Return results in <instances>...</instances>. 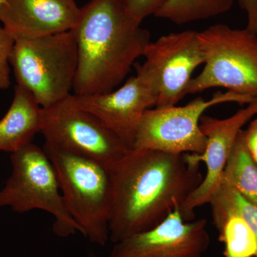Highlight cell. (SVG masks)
I'll return each mask as SVG.
<instances>
[{"instance_id": "obj_1", "label": "cell", "mask_w": 257, "mask_h": 257, "mask_svg": "<svg viewBox=\"0 0 257 257\" xmlns=\"http://www.w3.org/2000/svg\"><path fill=\"white\" fill-rule=\"evenodd\" d=\"M186 154L132 149L111 170L109 239L116 243L153 229L202 183Z\"/></svg>"}, {"instance_id": "obj_2", "label": "cell", "mask_w": 257, "mask_h": 257, "mask_svg": "<svg viewBox=\"0 0 257 257\" xmlns=\"http://www.w3.org/2000/svg\"><path fill=\"white\" fill-rule=\"evenodd\" d=\"M72 32L78 52L76 95L114 90L151 42L150 31L128 15L119 0H90L81 8Z\"/></svg>"}, {"instance_id": "obj_3", "label": "cell", "mask_w": 257, "mask_h": 257, "mask_svg": "<svg viewBox=\"0 0 257 257\" xmlns=\"http://www.w3.org/2000/svg\"><path fill=\"white\" fill-rule=\"evenodd\" d=\"M42 148L55 167L66 207L82 234L104 246L109 239L112 206L110 169L47 143Z\"/></svg>"}, {"instance_id": "obj_4", "label": "cell", "mask_w": 257, "mask_h": 257, "mask_svg": "<svg viewBox=\"0 0 257 257\" xmlns=\"http://www.w3.org/2000/svg\"><path fill=\"white\" fill-rule=\"evenodd\" d=\"M77 64L72 30L15 40L10 57L17 84L28 89L41 108L53 106L72 94Z\"/></svg>"}, {"instance_id": "obj_5", "label": "cell", "mask_w": 257, "mask_h": 257, "mask_svg": "<svg viewBox=\"0 0 257 257\" xmlns=\"http://www.w3.org/2000/svg\"><path fill=\"white\" fill-rule=\"evenodd\" d=\"M204 57L202 72L191 79L184 96L214 87L257 99V35L216 24L198 32Z\"/></svg>"}, {"instance_id": "obj_6", "label": "cell", "mask_w": 257, "mask_h": 257, "mask_svg": "<svg viewBox=\"0 0 257 257\" xmlns=\"http://www.w3.org/2000/svg\"><path fill=\"white\" fill-rule=\"evenodd\" d=\"M12 173L0 190V207L20 214L41 209L55 218L53 231L68 236L82 230L64 204L55 167L43 148L33 143L10 155Z\"/></svg>"}, {"instance_id": "obj_7", "label": "cell", "mask_w": 257, "mask_h": 257, "mask_svg": "<svg viewBox=\"0 0 257 257\" xmlns=\"http://www.w3.org/2000/svg\"><path fill=\"white\" fill-rule=\"evenodd\" d=\"M255 101L254 98L226 91L216 92L208 100L197 97L184 106L147 109L139 125L133 149L200 155L207 143L200 128V119L209 108L222 103L248 104Z\"/></svg>"}, {"instance_id": "obj_8", "label": "cell", "mask_w": 257, "mask_h": 257, "mask_svg": "<svg viewBox=\"0 0 257 257\" xmlns=\"http://www.w3.org/2000/svg\"><path fill=\"white\" fill-rule=\"evenodd\" d=\"M72 94L53 106L42 108L40 133L45 143L111 170L130 149L94 114L77 107Z\"/></svg>"}, {"instance_id": "obj_9", "label": "cell", "mask_w": 257, "mask_h": 257, "mask_svg": "<svg viewBox=\"0 0 257 257\" xmlns=\"http://www.w3.org/2000/svg\"><path fill=\"white\" fill-rule=\"evenodd\" d=\"M145 62L135 64L137 73L148 81L157 98L155 107L175 106L184 97L193 72L204 63L198 32H172L150 42Z\"/></svg>"}, {"instance_id": "obj_10", "label": "cell", "mask_w": 257, "mask_h": 257, "mask_svg": "<svg viewBox=\"0 0 257 257\" xmlns=\"http://www.w3.org/2000/svg\"><path fill=\"white\" fill-rule=\"evenodd\" d=\"M257 115V101L247 104L226 119L202 115L200 128L207 143L202 154L185 153L189 160L200 165L204 162L207 173L199 184L179 207L184 221L194 220V210L208 204L220 185L226 162L236 138L243 126Z\"/></svg>"}, {"instance_id": "obj_11", "label": "cell", "mask_w": 257, "mask_h": 257, "mask_svg": "<svg viewBox=\"0 0 257 257\" xmlns=\"http://www.w3.org/2000/svg\"><path fill=\"white\" fill-rule=\"evenodd\" d=\"M205 219L184 221L179 207L153 229L115 243L109 257H202L210 244Z\"/></svg>"}, {"instance_id": "obj_12", "label": "cell", "mask_w": 257, "mask_h": 257, "mask_svg": "<svg viewBox=\"0 0 257 257\" xmlns=\"http://www.w3.org/2000/svg\"><path fill=\"white\" fill-rule=\"evenodd\" d=\"M72 99L77 107L96 116L130 150L144 114L157 104L151 85L139 73L116 90L89 95L72 94Z\"/></svg>"}, {"instance_id": "obj_13", "label": "cell", "mask_w": 257, "mask_h": 257, "mask_svg": "<svg viewBox=\"0 0 257 257\" xmlns=\"http://www.w3.org/2000/svg\"><path fill=\"white\" fill-rule=\"evenodd\" d=\"M75 0H6L0 24L15 40L71 31L80 18Z\"/></svg>"}, {"instance_id": "obj_14", "label": "cell", "mask_w": 257, "mask_h": 257, "mask_svg": "<svg viewBox=\"0 0 257 257\" xmlns=\"http://www.w3.org/2000/svg\"><path fill=\"white\" fill-rule=\"evenodd\" d=\"M41 110L31 93L17 84L11 105L0 119V151L14 153L32 143L41 130Z\"/></svg>"}, {"instance_id": "obj_15", "label": "cell", "mask_w": 257, "mask_h": 257, "mask_svg": "<svg viewBox=\"0 0 257 257\" xmlns=\"http://www.w3.org/2000/svg\"><path fill=\"white\" fill-rule=\"evenodd\" d=\"M210 204L213 222L224 243V257H256L257 241L252 230L228 200L220 186L213 193Z\"/></svg>"}, {"instance_id": "obj_16", "label": "cell", "mask_w": 257, "mask_h": 257, "mask_svg": "<svg viewBox=\"0 0 257 257\" xmlns=\"http://www.w3.org/2000/svg\"><path fill=\"white\" fill-rule=\"evenodd\" d=\"M222 179L257 206V164L248 151L241 130L230 153Z\"/></svg>"}, {"instance_id": "obj_17", "label": "cell", "mask_w": 257, "mask_h": 257, "mask_svg": "<svg viewBox=\"0 0 257 257\" xmlns=\"http://www.w3.org/2000/svg\"><path fill=\"white\" fill-rule=\"evenodd\" d=\"M233 4L234 0H167L155 17L185 25L224 14Z\"/></svg>"}, {"instance_id": "obj_18", "label": "cell", "mask_w": 257, "mask_h": 257, "mask_svg": "<svg viewBox=\"0 0 257 257\" xmlns=\"http://www.w3.org/2000/svg\"><path fill=\"white\" fill-rule=\"evenodd\" d=\"M219 186L235 210L242 216L252 230L257 241V206L243 197L229 182L225 179H221Z\"/></svg>"}, {"instance_id": "obj_19", "label": "cell", "mask_w": 257, "mask_h": 257, "mask_svg": "<svg viewBox=\"0 0 257 257\" xmlns=\"http://www.w3.org/2000/svg\"><path fill=\"white\" fill-rule=\"evenodd\" d=\"M128 15L137 23H142L148 18L157 14L167 0H119Z\"/></svg>"}, {"instance_id": "obj_20", "label": "cell", "mask_w": 257, "mask_h": 257, "mask_svg": "<svg viewBox=\"0 0 257 257\" xmlns=\"http://www.w3.org/2000/svg\"><path fill=\"white\" fill-rule=\"evenodd\" d=\"M15 42V39L0 24V89H8L11 84L10 57Z\"/></svg>"}, {"instance_id": "obj_21", "label": "cell", "mask_w": 257, "mask_h": 257, "mask_svg": "<svg viewBox=\"0 0 257 257\" xmlns=\"http://www.w3.org/2000/svg\"><path fill=\"white\" fill-rule=\"evenodd\" d=\"M247 18L246 30L257 35V0H238Z\"/></svg>"}, {"instance_id": "obj_22", "label": "cell", "mask_w": 257, "mask_h": 257, "mask_svg": "<svg viewBox=\"0 0 257 257\" xmlns=\"http://www.w3.org/2000/svg\"><path fill=\"white\" fill-rule=\"evenodd\" d=\"M244 137L248 151L257 164V118L252 120L244 130Z\"/></svg>"}, {"instance_id": "obj_23", "label": "cell", "mask_w": 257, "mask_h": 257, "mask_svg": "<svg viewBox=\"0 0 257 257\" xmlns=\"http://www.w3.org/2000/svg\"><path fill=\"white\" fill-rule=\"evenodd\" d=\"M5 1H6V0H0V8H1L2 5L4 4Z\"/></svg>"}]
</instances>
